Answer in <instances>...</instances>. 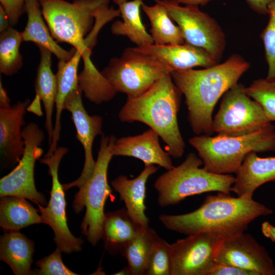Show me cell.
<instances>
[{
    "mask_svg": "<svg viewBox=\"0 0 275 275\" xmlns=\"http://www.w3.org/2000/svg\"><path fill=\"white\" fill-rule=\"evenodd\" d=\"M250 64L234 54L225 62L202 69L173 71V80L185 97L188 121L197 135H211L212 113L219 98L249 69Z\"/></svg>",
    "mask_w": 275,
    "mask_h": 275,
    "instance_id": "1",
    "label": "cell"
},
{
    "mask_svg": "<svg viewBox=\"0 0 275 275\" xmlns=\"http://www.w3.org/2000/svg\"><path fill=\"white\" fill-rule=\"evenodd\" d=\"M273 211L248 196L233 197L218 192L206 197L202 205L189 213L162 214L159 220L168 230L187 236L212 232L224 239L244 232L256 218Z\"/></svg>",
    "mask_w": 275,
    "mask_h": 275,
    "instance_id": "2",
    "label": "cell"
},
{
    "mask_svg": "<svg viewBox=\"0 0 275 275\" xmlns=\"http://www.w3.org/2000/svg\"><path fill=\"white\" fill-rule=\"evenodd\" d=\"M182 95L171 73L166 74L143 94L127 97L118 118L122 122L147 125L162 139L170 156L179 158L185 150L177 120Z\"/></svg>",
    "mask_w": 275,
    "mask_h": 275,
    "instance_id": "3",
    "label": "cell"
},
{
    "mask_svg": "<svg viewBox=\"0 0 275 275\" xmlns=\"http://www.w3.org/2000/svg\"><path fill=\"white\" fill-rule=\"evenodd\" d=\"M38 1L52 38L70 44L81 53L84 71L94 70L96 67L91 60L92 49L86 45L85 38L97 17L109 8V0Z\"/></svg>",
    "mask_w": 275,
    "mask_h": 275,
    "instance_id": "4",
    "label": "cell"
},
{
    "mask_svg": "<svg viewBox=\"0 0 275 275\" xmlns=\"http://www.w3.org/2000/svg\"><path fill=\"white\" fill-rule=\"evenodd\" d=\"M202 159L204 168L217 174L236 173L250 152L275 151V126L268 123L250 134L230 136L197 135L188 140Z\"/></svg>",
    "mask_w": 275,
    "mask_h": 275,
    "instance_id": "5",
    "label": "cell"
},
{
    "mask_svg": "<svg viewBox=\"0 0 275 275\" xmlns=\"http://www.w3.org/2000/svg\"><path fill=\"white\" fill-rule=\"evenodd\" d=\"M202 164L199 156L189 153L180 165L160 175L154 184L158 204L165 207L188 197L210 191L230 194L235 177L211 172L200 168Z\"/></svg>",
    "mask_w": 275,
    "mask_h": 275,
    "instance_id": "6",
    "label": "cell"
},
{
    "mask_svg": "<svg viewBox=\"0 0 275 275\" xmlns=\"http://www.w3.org/2000/svg\"><path fill=\"white\" fill-rule=\"evenodd\" d=\"M116 139L113 134L101 136L93 173L79 187L73 203L76 213L80 212L86 207V213L80 228L82 233L94 246L102 239L104 205L112 192L107 179V170L114 156L113 148Z\"/></svg>",
    "mask_w": 275,
    "mask_h": 275,
    "instance_id": "7",
    "label": "cell"
},
{
    "mask_svg": "<svg viewBox=\"0 0 275 275\" xmlns=\"http://www.w3.org/2000/svg\"><path fill=\"white\" fill-rule=\"evenodd\" d=\"M172 69L152 57L126 48L119 58L111 59L102 75L117 92L129 98L140 96Z\"/></svg>",
    "mask_w": 275,
    "mask_h": 275,
    "instance_id": "8",
    "label": "cell"
},
{
    "mask_svg": "<svg viewBox=\"0 0 275 275\" xmlns=\"http://www.w3.org/2000/svg\"><path fill=\"white\" fill-rule=\"evenodd\" d=\"M269 122L261 105L237 82L222 96L212 127L217 134L236 136L253 133Z\"/></svg>",
    "mask_w": 275,
    "mask_h": 275,
    "instance_id": "9",
    "label": "cell"
},
{
    "mask_svg": "<svg viewBox=\"0 0 275 275\" xmlns=\"http://www.w3.org/2000/svg\"><path fill=\"white\" fill-rule=\"evenodd\" d=\"M162 5L180 28L185 42L209 53L217 62L226 47L225 33L216 22L198 6H182L175 0H155Z\"/></svg>",
    "mask_w": 275,
    "mask_h": 275,
    "instance_id": "10",
    "label": "cell"
},
{
    "mask_svg": "<svg viewBox=\"0 0 275 275\" xmlns=\"http://www.w3.org/2000/svg\"><path fill=\"white\" fill-rule=\"evenodd\" d=\"M22 136L24 142L23 154L18 165L1 179L0 196L23 198L44 205L45 198L35 186L34 169L36 160L43 153L41 146L45 134L37 123L30 122L23 127Z\"/></svg>",
    "mask_w": 275,
    "mask_h": 275,
    "instance_id": "11",
    "label": "cell"
},
{
    "mask_svg": "<svg viewBox=\"0 0 275 275\" xmlns=\"http://www.w3.org/2000/svg\"><path fill=\"white\" fill-rule=\"evenodd\" d=\"M224 239L206 232L177 240L171 244L170 275H210Z\"/></svg>",
    "mask_w": 275,
    "mask_h": 275,
    "instance_id": "12",
    "label": "cell"
},
{
    "mask_svg": "<svg viewBox=\"0 0 275 275\" xmlns=\"http://www.w3.org/2000/svg\"><path fill=\"white\" fill-rule=\"evenodd\" d=\"M68 151L65 147H58L51 156L40 159L41 163L49 168L52 187L47 206L44 207L41 204H37L43 223L52 229L54 234V241L57 247L66 254L80 251L84 243L81 238L76 237L72 234L68 227L64 189L58 177L60 163Z\"/></svg>",
    "mask_w": 275,
    "mask_h": 275,
    "instance_id": "13",
    "label": "cell"
},
{
    "mask_svg": "<svg viewBox=\"0 0 275 275\" xmlns=\"http://www.w3.org/2000/svg\"><path fill=\"white\" fill-rule=\"evenodd\" d=\"M82 90L78 86L68 95L64 104V109L71 114L76 129V138L81 143L85 154V162L80 175L75 181L63 184L64 190L75 186L79 187L90 178L96 163L92 152L94 140L97 135H104L102 117L88 114L82 103Z\"/></svg>",
    "mask_w": 275,
    "mask_h": 275,
    "instance_id": "14",
    "label": "cell"
},
{
    "mask_svg": "<svg viewBox=\"0 0 275 275\" xmlns=\"http://www.w3.org/2000/svg\"><path fill=\"white\" fill-rule=\"evenodd\" d=\"M217 263L237 266L255 275L275 274L274 264L266 249L244 232L224 239Z\"/></svg>",
    "mask_w": 275,
    "mask_h": 275,
    "instance_id": "15",
    "label": "cell"
},
{
    "mask_svg": "<svg viewBox=\"0 0 275 275\" xmlns=\"http://www.w3.org/2000/svg\"><path fill=\"white\" fill-rule=\"evenodd\" d=\"M132 48L138 52L164 63L173 71L196 67L207 68L218 63L206 50L186 42L180 44H144Z\"/></svg>",
    "mask_w": 275,
    "mask_h": 275,
    "instance_id": "16",
    "label": "cell"
},
{
    "mask_svg": "<svg viewBox=\"0 0 275 275\" xmlns=\"http://www.w3.org/2000/svg\"><path fill=\"white\" fill-rule=\"evenodd\" d=\"M29 99L7 107H0V151L1 158L10 163L19 161L24 151L22 127L30 103Z\"/></svg>",
    "mask_w": 275,
    "mask_h": 275,
    "instance_id": "17",
    "label": "cell"
},
{
    "mask_svg": "<svg viewBox=\"0 0 275 275\" xmlns=\"http://www.w3.org/2000/svg\"><path fill=\"white\" fill-rule=\"evenodd\" d=\"M159 137L150 128L140 134L117 139L114 145V155L133 157L142 160L145 165L157 164L169 170L174 167L171 156L161 148Z\"/></svg>",
    "mask_w": 275,
    "mask_h": 275,
    "instance_id": "18",
    "label": "cell"
},
{
    "mask_svg": "<svg viewBox=\"0 0 275 275\" xmlns=\"http://www.w3.org/2000/svg\"><path fill=\"white\" fill-rule=\"evenodd\" d=\"M158 167L154 164L145 165L144 169L135 178L130 179L124 175L118 176L111 182L114 190L125 205L130 217L138 224L147 227L149 222L145 214V204L146 183L148 179L157 172Z\"/></svg>",
    "mask_w": 275,
    "mask_h": 275,
    "instance_id": "19",
    "label": "cell"
},
{
    "mask_svg": "<svg viewBox=\"0 0 275 275\" xmlns=\"http://www.w3.org/2000/svg\"><path fill=\"white\" fill-rule=\"evenodd\" d=\"M235 174L231 191L237 196L253 198L259 186L268 182H275V157H261L256 152H250Z\"/></svg>",
    "mask_w": 275,
    "mask_h": 275,
    "instance_id": "20",
    "label": "cell"
},
{
    "mask_svg": "<svg viewBox=\"0 0 275 275\" xmlns=\"http://www.w3.org/2000/svg\"><path fill=\"white\" fill-rule=\"evenodd\" d=\"M81 58V53L75 49L74 53L69 60H59L56 74L57 91L55 101L56 118L53 135L51 144L44 157L51 156L58 147L60 139L61 118L64 102L68 95L79 86L77 70Z\"/></svg>",
    "mask_w": 275,
    "mask_h": 275,
    "instance_id": "21",
    "label": "cell"
},
{
    "mask_svg": "<svg viewBox=\"0 0 275 275\" xmlns=\"http://www.w3.org/2000/svg\"><path fill=\"white\" fill-rule=\"evenodd\" d=\"M40 50V60L34 83L36 95L42 101L45 112V128L48 135L49 146L51 145L54 132L52 114L57 91L56 74L52 69V53L47 48L37 46Z\"/></svg>",
    "mask_w": 275,
    "mask_h": 275,
    "instance_id": "22",
    "label": "cell"
},
{
    "mask_svg": "<svg viewBox=\"0 0 275 275\" xmlns=\"http://www.w3.org/2000/svg\"><path fill=\"white\" fill-rule=\"evenodd\" d=\"M25 10L28 20L24 31L21 32L23 41H30L37 46H43L55 55L59 60L68 61L74 53L75 49L67 50L60 46L52 38L45 23L38 0H26Z\"/></svg>",
    "mask_w": 275,
    "mask_h": 275,
    "instance_id": "23",
    "label": "cell"
},
{
    "mask_svg": "<svg viewBox=\"0 0 275 275\" xmlns=\"http://www.w3.org/2000/svg\"><path fill=\"white\" fill-rule=\"evenodd\" d=\"M34 243L19 231L6 232L0 239V259L14 274H32Z\"/></svg>",
    "mask_w": 275,
    "mask_h": 275,
    "instance_id": "24",
    "label": "cell"
},
{
    "mask_svg": "<svg viewBox=\"0 0 275 275\" xmlns=\"http://www.w3.org/2000/svg\"><path fill=\"white\" fill-rule=\"evenodd\" d=\"M141 227L130 217L125 208L105 213L102 239L105 249L112 255L120 253Z\"/></svg>",
    "mask_w": 275,
    "mask_h": 275,
    "instance_id": "25",
    "label": "cell"
},
{
    "mask_svg": "<svg viewBox=\"0 0 275 275\" xmlns=\"http://www.w3.org/2000/svg\"><path fill=\"white\" fill-rule=\"evenodd\" d=\"M40 223H43L41 215L26 199L11 196L1 197L0 226L4 231H19Z\"/></svg>",
    "mask_w": 275,
    "mask_h": 275,
    "instance_id": "26",
    "label": "cell"
},
{
    "mask_svg": "<svg viewBox=\"0 0 275 275\" xmlns=\"http://www.w3.org/2000/svg\"><path fill=\"white\" fill-rule=\"evenodd\" d=\"M143 3V0H133L118 4L123 21H115L111 28L114 35L126 36L136 46L153 43L142 21L140 9Z\"/></svg>",
    "mask_w": 275,
    "mask_h": 275,
    "instance_id": "27",
    "label": "cell"
},
{
    "mask_svg": "<svg viewBox=\"0 0 275 275\" xmlns=\"http://www.w3.org/2000/svg\"><path fill=\"white\" fill-rule=\"evenodd\" d=\"M159 237L149 226H142L136 236L126 243L120 253L128 263L131 275H144L153 245Z\"/></svg>",
    "mask_w": 275,
    "mask_h": 275,
    "instance_id": "28",
    "label": "cell"
},
{
    "mask_svg": "<svg viewBox=\"0 0 275 275\" xmlns=\"http://www.w3.org/2000/svg\"><path fill=\"white\" fill-rule=\"evenodd\" d=\"M155 2L151 6L143 3L141 7L150 22V32L153 43L157 45L184 43L185 41L179 26L174 24L164 7Z\"/></svg>",
    "mask_w": 275,
    "mask_h": 275,
    "instance_id": "29",
    "label": "cell"
},
{
    "mask_svg": "<svg viewBox=\"0 0 275 275\" xmlns=\"http://www.w3.org/2000/svg\"><path fill=\"white\" fill-rule=\"evenodd\" d=\"M23 41L21 32L11 26L0 35V72L11 76L17 73L23 65L19 52Z\"/></svg>",
    "mask_w": 275,
    "mask_h": 275,
    "instance_id": "30",
    "label": "cell"
},
{
    "mask_svg": "<svg viewBox=\"0 0 275 275\" xmlns=\"http://www.w3.org/2000/svg\"><path fill=\"white\" fill-rule=\"evenodd\" d=\"M245 91L261 105L268 121H275V78L255 79Z\"/></svg>",
    "mask_w": 275,
    "mask_h": 275,
    "instance_id": "31",
    "label": "cell"
},
{
    "mask_svg": "<svg viewBox=\"0 0 275 275\" xmlns=\"http://www.w3.org/2000/svg\"><path fill=\"white\" fill-rule=\"evenodd\" d=\"M171 244L159 236L152 248L144 275H170Z\"/></svg>",
    "mask_w": 275,
    "mask_h": 275,
    "instance_id": "32",
    "label": "cell"
},
{
    "mask_svg": "<svg viewBox=\"0 0 275 275\" xmlns=\"http://www.w3.org/2000/svg\"><path fill=\"white\" fill-rule=\"evenodd\" d=\"M269 19L265 28L261 34L264 54L268 66L266 78H275V0L268 7Z\"/></svg>",
    "mask_w": 275,
    "mask_h": 275,
    "instance_id": "33",
    "label": "cell"
},
{
    "mask_svg": "<svg viewBox=\"0 0 275 275\" xmlns=\"http://www.w3.org/2000/svg\"><path fill=\"white\" fill-rule=\"evenodd\" d=\"M62 251L58 247L49 255L39 260L36 263L39 268L32 271V274L39 275H76L70 270L62 259Z\"/></svg>",
    "mask_w": 275,
    "mask_h": 275,
    "instance_id": "34",
    "label": "cell"
},
{
    "mask_svg": "<svg viewBox=\"0 0 275 275\" xmlns=\"http://www.w3.org/2000/svg\"><path fill=\"white\" fill-rule=\"evenodd\" d=\"M26 0H0L1 5L4 8L11 26L16 25L21 16L25 12V4Z\"/></svg>",
    "mask_w": 275,
    "mask_h": 275,
    "instance_id": "35",
    "label": "cell"
},
{
    "mask_svg": "<svg viewBox=\"0 0 275 275\" xmlns=\"http://www.w3.org/2000/svg\"><path fill=\"white\" fill-rule=\"evenodd\" d=\"M210 275H255L250 271L237 266L217 263Z\"/></svg>",
    "mask_w": 275,
    "mask_h": 275,
    "instance_id": "36",
    "label": "cell"
},
{
    "mask_svg": "<svg viewBox=\"0 0 275 275\" xmlns=\"http://www.w3.org/2000/svg\"><path fill=\"white\" fill-rule=\"evenodd\" d=\"M249 7L261 15L268 14V5L274 0H245Z\"/></svg>",
    "mask_w": 275,
    "mask_h": 275,
    "instance_id": "37",
    "label": "cell"
},
{
    "mask_svg": "<svg viewBox=\"0 0 275 275\" xmlns=\"http://www.w3.org/2000/svg\"><path fill=\"white\" fill-rule=\"evenodd\" d=\"M41 100L40 97L36 95L33 101L27 107V111L34 114L39 117H41L43 113L41 106Z\"/></svg>",
    "mask_w": 275,
    "mask_h": 275,
    "instance_id": "38",
    "label": "cell"
},
{
    "mask_svg": "<svg viewBox=\"0 0 275 275\" xmlns=\"http://www.w3.org/2000/svg\"><path fill=\"white\" fill-rule=\"evenodd\" d=\"M263 235L266 238H269L272 241L275 242V226L269 222L266 221L262 223L261 227Z\"/></svg>",
    "mask_w": 275,
    "mask_h": 275,
    "instance_id": "39",
    "label": "cell"
},
{
    "mask_svg": "<svg viewBox=\"0 0 275 275\" xmlns=\"http://www.w3.org/2000/svg\"><path fill=\"white\" fill-rule=\"evenodd\" d=\"M11 26L8 16L4 9L0 6V32L5 31Z\"/></svg>",
    "mask_w": 275,
    "mask_h": 275,
    "instance_id": "40",
    "label": "cell"
},
{
    "mask_svg": "<svg viewBox=\"0 0 275 275\" xmlns=\"http://www.w3.org/2000/svg\"><path fill=\"white\" fill-rule=\"evenodd\" d=\"M11 100L4 89L2 80H0V107H7L11 105Z\"/></svg>",
    "mask_w": 275,
    "mask_h": 275,
    "instance_id": "41",
    "label": "cell"
},
{
    "mask_svg": "<svg viewBox=\"0 0 275 275\" xmlns=\"http://www.w3.org/2000/svg\"><path fill=\"white\" fill-rule=\"evenodd\" d=\"M179 4L185 5L204 6L212 0H175Z\"/></svg>",
    "mask_w": 275,
    "mask_h": 275,
    "instance_id": "42",
    "label": "cell"
},
{
    "mask_svg": "<svg viewBox=\"0 0 275 275\" xmlns=\"http://www.w3.org/2000/svg\"><path fill=\"white\" fill-rule=\"evenodd\" d=\"M115 274L117 275H127L130 274V270L128 266H126L125 268L122 269L120 271L116 272Z\"/></svg>",
    "mask_w": 275,
    "mask_h": 275,
    "instance_id": "43",
    "label": "cell"
},
{
    "mask_svg": "<svg viewBox=\"0 0 275 275\" xmlns=\"http://www.w3.org/2000/svg\"><path fill=\"white\" fill-rule=\"evenodd\" d=\"M113 1L115 4L118 5L122 2L126 1L127 0H113Z\"/></svg>",
    "mask_w": 275,
    "mask_h": 275,
    "instance_id": "44",
    "label": "cell"
}]
</instances>
